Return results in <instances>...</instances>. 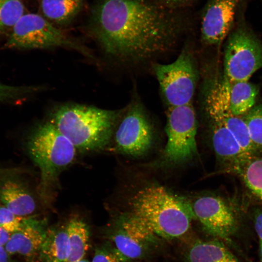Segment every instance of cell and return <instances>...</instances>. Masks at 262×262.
Listing matches in <instances>:
<instances>
[{"label":"cell","instance_id":"obj_1","mask_svg":"<svg viewBox=\"0 0 262 262\" xmlns=\"http://www.w3.org/2000/svg\"><path fill=\"white\" fill-rule=\"evenodd\" d=\"M92 21L93 34L107 54L132 60L169 49L181 26L171 10L149 0H103Z\"/></svg>","mask_w":262,"mask_h":262},{"label":"cell","instance_id":"obj_2","mask_svg":"<svg viewBox=\"0 0 262 262\" xmlns=\"http://www.w3.org/2000/svg\"><path fill=\"white\" fill-rule=\"evenodd\" d=\"M123 112L67 103L53 110L49 120L78 151L93 152L109 145Z\"/></svg>","mask_w":262,"mask_h":262},{"label":"cell","instance_id":"obj_3","mask_svg":"<svg viewBox=\"0 0 262 262\" xmlns=\"http://www.w3.org/2000/svg\"><path fill=\"white\" fill-rule=\"evenodd\" d=\"M131 203V213L160 238L171 240L181 237L196 218L191 204L160 185L140 189Z\"/></svg>","mask_w":262,"mask_h":262},{"label":"cell","instance_id":"obj_4","mask_svg":"<svg viewBox=\"0 0 262 262\" xmlns=\"http://www.w3.org/2000/svg\"><path fill=\"white\" fill-rule=\"evenodd\" d=\"M29 156L40 171L39 192L51 197L60 173L75 160L77 150L49 120L34 128L27 141Z\"/></svg>","mask_w":262,"mask_h":262},{"label":"cell","instance_id":"obj_5","mask_svg":"<svg viewBox=\"0 0 262 262\" xmlns=\"http://www.w3.org/2000/svg\"><path fill=\"white\" fill-rule=\"evenodd\" d=\"M5 45L10 49H20L67 48L94 58L86 47L35 13H25L21 17L11 31Z\"/></svg>","mask_w":262,"mask_h":262},{"label":"cell","instance_id":"obj_6","mask_svg":"<svg viewBox=\"0 0 262 262\" xmlns=\"http://www.w3.org/2000/svg\"><path fill=\"white\" fill-rule=\"evenodd\" d=\"M262 68V42L243 23L229 36L224 59V79L248 81Z\"/></svg>","mask_w":262,"mask_h":262},{"label":"cell","instance_id":"obj_7","mask_svg":"<svg viewBox=\"0 0 262 262\" xmlns=\"http://www.w3.org/2000/svg\"><path fill=\"white\" fill-rule=\"evenodd\" d=\"M165 131L167 139L163 157L166 162L179 164L196 156L197 121L192 103L168 107Z\"/></svg>","mask_w":262,"mask_h":262},{"label":"cell","instance_id":"obj_8","mask_svg":"<svg viewBox=\"0 0 262 262\" xmlns=\"http://www.w3.org/2000/svg\"><path fill=\"white\" fill-rule=\"evenodd\" d=\"M154 71L169 107L192 103L197 72L193 57L188 51H182L171 63L155 65Z\"/></svg>","mask_w":262,"mask_h":262},{"label":"cell","instance_id":"obj_9","mask_svg":"<svg viewBox=\"0 0 262 262\" xmlns=\"http://www.w3.org/2000/svg\"><path fill=\"white\" fill-rule=\"evenodd\" d=\"M109 236L114 247L127 262L149 254L157 246L160 238L131 213L122 214L116 219Z\"/></svg>","mask_w":262,"mask_h":262},{"label":"cell","instance_id":"obj_10","mask_svg":"<svg viewBox=\"0 0 262 262\" xmlns=\"http://www.w3.org/2000/svg\"><path fill=\"white\" fill-rule=\"evenodd\" d=\"M192 206L205 231L221 241H231L239 226L238 212L231 201L208 195L197 198Z\"/></svg>","mask_w":262,"mask_h":262},{"label":"cell","instance_id":"obj_11","mask_svg":"<svg viewBox=\"0 0 262 262\" xmlns=\"http://www.w3.org/2000/svg\"><path fill=\"white\" fill-rule=\"evenodd\" d=\"M115 149L131 156H141L151 148L154 139L152 127L144 112L137 104L127 111L115 129Z\"/></svg>","mask_w":262,"mask_h":262},{"label":"cell","instance_id":"obj_12","mask_svg":"<svg viewBox=\"0 0 262 262\" xmlns=\"http://www.w3.org/2000/svg\"><path fill=\"white\" fill-rule=\"evenodd\" d=\"M243 0H207L201 21V38L208 45H219L229 33L238 7Z\"/></svg>","mask_w":262,"mask_h":262},{"label":"cell","instance_id":"obj_13","mask_svg":"<svg viewBox=\"0 0 262 262\" xmlns=\"http://www.w3.org/2000/svg\"><path fill=\"white\" fill-rule=\"evenodd\" d=\"M19 173L14 168L0 169V204L15 214L26 217L35 211L36 202Z\"/></svg>","mask_w":262,"mask_h":262},{"label":"cell","instance_id":"obj_14","mask_svg":"<svg viewBox=\"0 0 262 262\" xmlns=\"http://www.w3.org/2000/svg\"><path fill=\"white\" fill-rule=\"evenodd\" d=\"M210 127L213 148L224 172L231 173L246 154L232 133L214 113L206 111Z\"/></svg>","mask_w":262,"mask_h":262},{"label":"cell","instance_id":"obj_15","mask_svg":"<svg viewBox=\"0 0 262 262\" xmlns=\"http://www.w3.org/2000/svg\"><path fill=\"white\" fill-rule=\"evenodd\" d=\"M47 229L44 221L27 217L21 228L11 234L4 248L10 256L17 255L31 262L38 255Z\"/></svg>","mask_w":262,"mask_h":262},{"label":"cell","instance_id":"obj_16","mask_svg":"<svg viewBox=\"0 0 262 262\" xmlns=\"http://www.w3.org/2000/svg\"><path fill=\"white\" fill-rule=\"evenodd\" d=\"M187 262H241L219 239L196 241L188 250Z\"/></svg>","mask_w":262,"mask_h":262},{"label":"cell","instance_id":"obj_17","mask_svg":"<svg viewBox=\"0 0 262 262\" xmlns=\"http://www.w3.org/2000/svg\"><path fill=\"white\" fill-rule=\"evenodd\" d=\"M225 82L229 108L232 114L243 116L254 106L259 88L248 81Z\"/></svg>","mask_w":262,"mask_h":262},{"label":"cell","instance_id":"obj_18","mask_svg":"<svg viewBox=\"0 0 262 262\" xmlns=\"http://www.w3.org/2000/svg\"><path fill=\"white\" fill-rule=\"evenodd\" d=\"M68 236L64 227L48 228L38 257L41 262H66L69 255Z\"/></svg>","mask_w":262,"mask_h":262},{"label":"cell","instance_id":"obj_19","mask_svg":"<svg viewBox=\"0 0 262 262\" xmlns=\"http://www.w3.org/2000/svg\"><path fill=\"white\" fill-rule=\"evenodd\" d=\"M65 226L69 249L66 262H77L84 259L89 248V227L83 219L77 215L70 217Z\"/></svg>","mask_w":262,"mask_h":262},{"label":"cell","instance_id":"obj_20","mask_svg":"<svg viewBox=\"0 0 262 262\" xmlns=\"http://www.w3.org/2000/svg\"><path fill=\"white\" fill-rule=\"evenodd\" d=\"M232 173L238 176L250 192L262 202V156L257 153L247 155Z\"/></svg>","mask_w":262,"mask_h":262},{"label":"cell","instance_id":"obj_21","mask_svg":"<svg viewBox=\"0 0 262 262\" xmlns=\"http://www.w3.org/2000/svg\"><path fill=\"white\" fill-rule=\"evenodd\" d=\"M82 0H41L44 16L59 24L71 21L81 10Z\"/></svg>","mask_w":262,"mask_h":262},{"label":"cell","instance_id":"obj_22","mask_svg":"<svg viewBox=\"0 0 262 262\" xmlns=\"http://www.w3.org/2000/svg\"><path fill=\"white\" fill-rule=\"evenodd\" d=\"M25 14L24 5L21 0H0V37L10 33Z\"/></svg>","mask_w":262,"mask_h":262},{"label":"cell","instance_id":"obj_23","mask_svg":"<svg viewBox=\"0 0 262 262\" xmlns=\"http://www.w3.org/2000/svg\"><path fill=\"white\" fill-rule=\"evenodd\" d=\"M242 117L253 143L258 149L262 148V105L254 106Z\"/></svg>","mask_w":262,"mask_h":262},{"label":"cell","instance_id":"obj_24","mask_svg":"<svg viewBox=\"0 0 262 262\" xmlns=\"http://www.w3.org/2000/svg\"><path fill=\"white\" fill-rule=\"evenodd\" d=\"M42 89L38 86L9 85L0 81V103H14Z\"/></svg>","mask_w":262,"mask_h":262},{"label":"cell","instance_id":"obj_25","mask_svg":"<svg viewBox=\"0 0 262 262\" xmlns=\"http://www.w3.org/2000/svg\"><path fill=\"white\" fill-rule=\"evenodd\" d=\"M25 218L15 214L5 206L0 204V227L11 233L21 228Z\"/></svg>","mask_w":262,"mask_h":262},{"label":"cell","instance_id":"obj_26","mask_svg":"<svg viewBox=\"0 0 262 262\" xmlns=\"http://www.w3.org/2000/svg\"><path fill=\"white\" fill-rule=\"evenodd\" d=\"M92 262H127L114 247L107 245L96 248Z\"/></svg>","mask_w":262,"mask_h":262},{"label":"cell","instance_id":"obj_27","mask_svg":"<svg viewBox=\"0 0 262 262\" xmlns=\"http://www.w3.org/2000/svg\"><path fill=\"white\" fill-rule=\"evenodd\" d=\"M195 0H157V3L169 10L183 8L191 4Z\"/></svg>","mask_w":262,"mask_h":262},{"label":"cell","instance_id":"obj_28","mask_svg":"<svg viewBox=\"0 0 262 262\" xmlns=\"http://www.w3.org/2000/svg\"><path fill=\"white\" fill-rule=\"evenodd\" d=\"M253 221L259 241H262V208H256L253 212Z\"/></svg>","mask_w":262,"mask_h":262},{"label":"cell","instance_id":"obj_29","mask_svg":"<svg viewBox=\"0 0 262 262\" xmlns=\"http://www.w3.org/2000/svg\"><path fill=\"white\" fill-rule=\"evenodd\" d=\"M12 233L0 227V246L4 247Z\"/></svg>","mask_w":262,"mask_h":262},{"label":"cell","instance_id":"obj_30","mask_svg":"<svg viewBox=\"0 0 262 262\" xmlns=\"http://www.w3.org/2000/svg\"><path fill=\"white\" fill-rule=\"evenodd\" d=\"M0 262H13L12 257L6 252L4 247L0 246Z\"/></svg>","mask_w":262,"mask_h":262},{"label":"cell","instance_id":"obj_31","mask_svg":"<svg viewBox=\"0 0 262 262\" xmlns=\"http://www.w3.org/2000/svg\"><path fill=\"white\" fill-rule=\"evenodd\" d=\"M259 253L260 262H262V241H259Z\"/></svg>","mask_w":262,"mask_h":262},{"label":"cell","instance_id":"obj_32","mask_svg":"<svg viewBox=\"0 0 262 262\" xmlns=\"http://www.w3.org/2000/svg\"><path fill=\"white\" fill-rule=\"evenodd\" d=\"M77 262H90L88 260H86V259H83L80 261H79Z\"/></svg>","mask_w":262,"mask_h":262}]
</instances>
